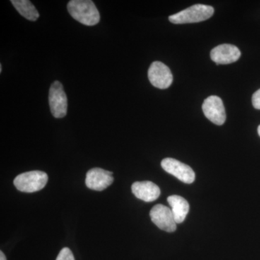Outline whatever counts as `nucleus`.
<instances>
[{"mask_svg": "<svg viewBox=\"0 0 260 260\" xmlns=\"http://www.w3.org/2000/svg\"><path fill=\"white\" fill-rule=\"evenodd\" d=\"M68 10L75 20L88 26L96 25L100 20L99 10L90 0H72L68 3Z\"/></svg>", "mask_w": 260, "mask_h": 260, "instance_id": "f257e3e1", "label": "nucleus"}, {"mask_svg": "<svg viewBox=\"0 0 260 260\" xmlns=\"http://www.w3.org/2000/svg\"><path fill=\"white\" fill-rule=\"evenodd\" d=\"M214 9L209 5L198 4L169 16L171 23L185 24L205 21L213 16Z\"/></svg>", "mask_w": 260, "mask_h": 260, "instance_id": "f03ea898", "label": "nucleus"}, {"mask_svg": "<svg viewBox=\"0 0 260 260\" xmlns=\"http://www.w3.org/2000/svg\"><path fill=\"white\" fill-rule=\"evenodd\" d=\"M48 182V175L41 171L23 173L15 178L14 185L23 192H35L44 189Z\"/></svg>", "mask_w": 260, "mask_h": 260, "instance_id": "7ed1b4c3", "label": "nucleus"}, {"mask_svg": "<svg viewBox=\"0 0 260 260\" xmlns=\"http://www.w3.org/2000/svg\"><path fill=\"white\" fill-rule=\"evenodd\" d=\"M49 103L52 115L57 119L64 117L68 112V98L62 84L55 81L49 89Z\"/></svg>", "mask_w": 260, "mask_h": 260, "instance_id": "20e7f679", "label": "nucleus"}, {"mask_svg": "<svg viewBox=\"0 0 260 260\" xmlns=\"http://www.w3.org/2000/svg\"><path fill=\"white\" fill-rule=\"evenodd\" d=\"M161 167L165 172L172 174L185 184H191L195 180V174L192 169L176 159L164 158L161 161Z\"/></svg>", "mask_w": 260, "mask_h": 260, "instance_id": "39448f33", "label": "nucleus"}, {"mask_svg": "<svg viewBox=\"0 0 260 260\" xmlns=\"http://www.w3.org/2000/svg\"><path fill=\"white\" fill-rule=\"evenodd\" d=\"M153 223L159 229L167 232H174L177 229V223L172 210L164 205H156L150 212Z\"/></svg>", "mask_w": 260, "mask_h": 260, "instance_id": "423d86ee", "label": "nucleus"}, {"mask_svg": "<svg viewBox=\"0 0 260 260\" xmlns=\"http://www.w3.org/2000/svg\"><path fill=\"white\" fill-rule=\"evenodd\" d=\"M148 78L150 83L155 88L167 89L173 82V75L170 69L160 61H154L148 70Z\"/></svg>", "mask_w": 260, "mask_h": 260, "instance_id": "0eeeda50", "label": "nucleus"}, {"mask_svg": "<svg viewBox=\"0 0 260 260\" xmlns=\"http://www.w3.org/2000/svg\"><path fill=\"white\" fill-rule=\"evenodd\" d=\"M205 116L216 125H222L226 119L225 108L221 99L216 95H211L205 99L203 104Z\"/></svg>", "mask_w": 260, "mask_h": 260, "instance_id": "6e6552de", "label": "nucleus"}, {"mask_svg": "<svg viewBox=\"0 0 260 260\" xmlns=\"http://www.w3.org/2000/svg\"><path fill=\"white\" fill-rule=\"evenodd\" d=\"M112 173L100 168H94L89 170L86 174L85 184L89 189L102 191L107 189L114 181Z\"/></svg>", "mask_w": 260, "mask_h": 260, "instance_id": "1a4fd4ad", "label": "nucleus"}, {"mask_svg": "<svg viewBox=\"0 0 260 260\" xmlns=\"http://www.w3.org/2000/svg\"><path fill=\"white\" fill-rule=\"evenodd\" d=\"M240 56V50L232 44H221L214 48L210 52L212 60L217 64H228L235 62Z\"/></svg>", "mask_w": 260, "mask_h": 260, "instance_id": "9d476101", "label": "nucleus"}, {"mask_svg": "<svg viewBox=\"0 0 260 260\" xmlns=\"http://www.w3.org/2000/svg\"><path fill=\"white\" fill-rule=\"evenodd\" d=\"M132 191L138 199L145 202H153L160 194V188L151 181H137L132 185Z\"/></svg>", "mask_w": 260, "mask_h": 260, "instance_id": "9b49d317", "label": "nucleus"}, {"mask_svg": "<svg viewBox=\"0 0 260 260\" xmlns=\"http://www.w3.org/2000/svg\"><path fill=\"white\" fill-rule=\"evenodd\" d=\"M167 200L172 208L171 210L174 215L176 223H183L189 211V205L188 202L179 195L169 197Z\"/></svg>", "mask_w": 260, "mask_h": 260, "instance_id": "f8f14e48", "label": "nucleus"}, {"mask_svg": "<svg viewBox=\"0 0 260 260\" xmlns=\"http://www.w3.org/2000/svg\"><path fill=\"white\" fill-rule=\"evenodd\" d=\"M11 3L17 11L24 18L31 21H36L39 18L37 8L28 0H12Z\"/></svg>", "mask_w": 260, "mask_h": 260, "instance_id": "ddd939ff", "label": "nucleus"}, {"mask_svg": "<svg viewBox=\"0 0 260 260\" xmlns=\"http://www.w3.org/2000/svg\"><path fill=\"white\" fill-rule=\"evenodd\" d=\"M56 260H75V258L69 248L65 247L61 249Z\"/></svg>", "mask_w": 260, "mask_h": 260, "instance_id": "4468645a", "label": "nucleus"}, {"mask_svg": "<svg viewBox=\"0 0 260 260\" xmlns=\"http://www.w3.org/2000/svg\"><path fill=\"white\" fill-rule=\"evenodd\" d=\"M252 104L256 109H260V89L252 95Z\"/></svg>", "mask_w": 260, "mask_h": 260, "instance_id": "2eb2a0df", "label": "nucleus"}, {"mask_svg": "<svg viewBox=\"0 0 260 260\" xmlns=\"http://www.w3.org/2000/svg\"><path fill=\"white\" fill-rule=\"evenodd\" d=\"M0 260H7L6 256H5L4 253L3 251H0Z\"/></svg>", "mask_w": 260, "mask_h": 260, "instance_id": "dca6fc26", "label": "nucleus"}, {"mask_svg": "<svg viewBox=\"0 0 260 260\" xmlns=\"http://www.w3.org/2000/svg\"><path fill=\"white\" fill-rule=\"evenodd\" d=\"M257 131H258V134H259V135L260 136V125L259 126H258Z\"/></svg>", "mask_w": 260, "mask_h": 260, "instance_id": "f3484780", "label": "nucleus"}, {"mask_svg": "<svg viewBox=\"0 0 260 260\" xmlns=\"http://www.w3.org/2000/svg\"><path fill=\"white\" fill-rule=\"evenodd\" d=\"M2 70H3V67H2V64H0V73H2Z\"/></svg>", "mask_w": 260, "mask_h": 260, "instance_id": "a211bd4d", "label": "nucleus"}]
</instances>
